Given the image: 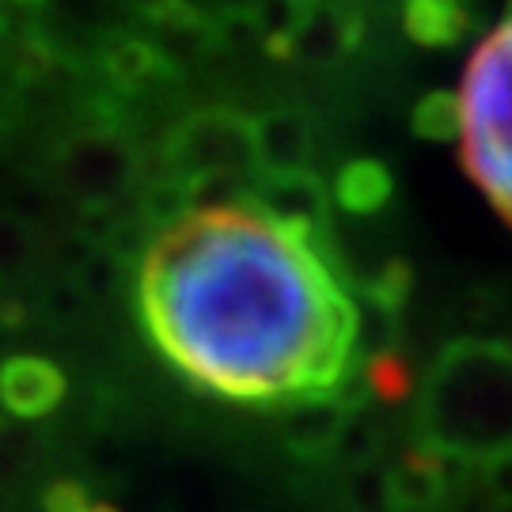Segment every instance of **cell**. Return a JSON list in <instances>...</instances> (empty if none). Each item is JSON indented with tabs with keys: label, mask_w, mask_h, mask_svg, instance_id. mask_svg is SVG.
<instances>
[{
	"label": "cell",
	"mask_w": 512,
	"mask_h": 512,
	"mask_svg": "<svg viewBox=\"0 0 512 512\" xmlns=\"http://www.w3.org/2000/svg\"><path fill=\"white\" fill-rule=\"evenodd\" d=\"M137 304L186 380L236 403L338 391L361 311L311 239L255 205L194 209L145 251Z\"/></svg>",
	"instance_id": "1"
},
{
	"label": "cell",
	"mask_w": 512,
	"mask_h": 512,
	"mask_svg": "<svg viewBox=\"0 0 512 512\" xmlns=\"http://www.w3.org/2000/svg\"><path fill=\"white\" fill-rule=\"evenodd\" d=\"M418 448L486 467L512 452V346L463 338L437 353L414 406Z\"/></svg>",
	"instance_id": "2"
},
{
	"label": "cell",
	"mask_w": 512,
	"mask_h": 512,
	"mask_svg": "<svg viewBox=\"0 0 512 512\" xmlns=\"http://www.w3.org/2000/svg\"><path fill=\"white\" fill-rule=\"evenodd\" d=\"M463 164L512 224V19L482 38L463 73Z\"/></svg>",
	"instance_id": "3"
},
{
	"label": "cell",
	"mask_w": 512,
	"mask_h": 512,
	"mask_svg": "<svg viewBox=\"0 0 512 512\" xmlns=\"http://www.w3.org/2000/svg\"><path fill=\"white\" fill-rule=\"evenodd\" d=\"M164 160L167 175L190 190L194 209L205 198V190H224L228 198L239 186L251 190L258 179L255 118H243L232 107L194 110L171 129L164 145Z\"/></svg>",
	"instance_id": "4"
},
{
	"label": "cell",
	"mask_w": 512,
	"mask_h": 512,
	"mask_svg": "<svg viewBox=\"0 0 512 512\" xmlns=\"http://www.w3.org/2000/svg\"><path fill=\"white\" fill-rule=\"evenodd\" d=\"M137 171H141V164H137V152L129 148L126 137L103 133V129L80 133L61 152V183L92 209H103L118 194H126L137 179Z\"/></svg>",
	"instance_id": "5"
},
{
	"label": "cell",
	"mask_w": 512,
	"mask_h": 512,
	"mask_svg": "<svg viewBox=\"0 0 512 512\" xmlns=\"http://www.w3.org/2000/svg\"><path fill=\"white\" fill-rule=\"evenodd\" d=\"M247 205H255L258 213H266L274 224L315 243V236L327 228L330 209H334V190H327L323 179L311 171L258 175Z\"/></svg>",
	"instance_id": "6"
},
{
	"label": "cell",
	"mask_w": 512,
	"mask_h": 512,
	"mask_svg": "<svg viewBox=\"0 0 512 512\" xmlns=\"http://www.w3.org/2000/svg\"><path fill=\"white\" fill-rule=\"evenodd\" d=\"M353 421V403H346L338 391L330 395H308L296 403L281 406V444L300 459L334 456Z\"/></svg>",
	"instance_id": "7"
},
{
	"label": "cell",
	"mask_w": 512,
	"mask_h": 512,
	"mask_svg": "<svg viewBox=\"0 0 512 512\" xmlns=\"http://www.w3.org/2000/svg\"><path fill=\"white\" fill-rule=\"evenodd\" d=\"M258 175L308 171L315 152V122L296 107H274L255 118Z\"/></svg>",
	"instance_id": "8"
},
{
	"label": "cell",
	"mask_w": 512,
	"mask_h": 512,
	"mask_svg": "<svg viewBox=\"0 0 512 512\" xmlns=\"http://www.w3.org/2000/svg\"><path fill=\"white\" fill-rule=\"evenodd\" d=\"M0 395L16 418H42L65 399V372L46 357L19 353L0 372Z\"/></svg>",
	"instance_id": "9"
},
{
	"label": "cell",
	"mask_w": 512,
	"mask_h": 512,
	"mask_svg": "<svg viewBox=\"0 0 512 512\" xmlns=\"http://www.w3.org/2000/svg\"><path fill=\"white\" fill-rule=\"evenodd\" d=\"M357 38H361V23L346 4H311L285 57H300L308 65H330L346 57L357 46Z\"/></svg>",
	"instance_id": "10"
},
{
	"label": "cell",
	"mask_w": 512,
	"mask_h": 512,
	"mask_svg": "<svg viewBox=\"0 0 512 512\" xmlns=\"http://www.w3.org/2000/svg\"><path fill=\"white\" fill-rule=\"evenodd\" d=\"M99 61L110 84L122 92H141L148 84L164 80L167 73H175L167 57L148 42V35H110L99 50Z\"/></svg>",
	"instance_id": "11"
},
{
	"label": "cell",
	"mask_w": 512,
	"mask_h": 512,
	"mask_svg": "<svg viewBox=\"0 0 512 512\" xmlns=\"http://www.w3.org/2000/svg\"><path fill=\"white\" fill-rule=\"evenodd\" d=\"M391 490H395V512L440 509L448 497V459L425 448L410 452L391 467Z\"/></svg>",
	"instance_id": "12"
},
{
	"label": "cell",
	"mask_w": 512,
	"mask_h": 512,
	"mask_svg": "<svg viewBox=\"0 0 512 512\" xmlns=\"http://www.w3.org/2000/svg\"><path fill=\"white\" fill-rule=\"evenodd\" d=\"M148 42L167 57L171 69H179L198 54H205L217 42V31H213V19H205L198 8H190L183 0L179 8L148 19Z\"/></svg>",
	"instance_id": "13"
},
{
	"label": "cell",
	"mask_w": 512,
	"mask_h": 512,
	"mask_svg": "<svg viewBox=\"0 0 512 512\" xmlns=\"http://www.w3.org/2000/svg\"><path fill=\"white\" fill-rule=\"evenodd\" d=\"M406 35L421 46H456L471 31V4L467 0H406L403 4Z\"/></svg>",
	"instance_id": "14"
},
{
	"label": "cell",
	"mask_w": 512,
	"mask_h": 512,
	"mask_svg": "<svg viewBox=\"0 0 512 512\" xmlns=\"http://www.w3.org/2000/svg\"><path fill=\"white\" fill-rule=\"evenodd\" d=\"M391 175L376 160H353L334 179V202L353 217H372L391 202Z\"/></svg>",
	"instance_id": "15"
},
{
	"label": "cell",
	"mask_w": 512,
	"mask_h": 512,
	"mask_svg": "<svg viewBox=\"0 0 512 512\" xmlns=\"http://www.w3.org/2000/svg\"><path fill=\"white\" fill-rule=\"evenodd\" d=\"M414 133L425 141H463V99L452 92L425 95L414 107Z\"/></svg>",
	"instance_id": "16"
},
{
	"label": "cell",
	"mask_w": 512,
	"mask_h": 512,
	"mask_svg": "<svg viewBox=\"0 0 512 512\" xmlns=\"http://www.w3.org/2000/svg\"><path fill=\"white\" fill-rule=\"evenodd\" d=\"M342 490H346V505L353 512H395L391 467H380V463L349 467Z\"/></svg>",
	"instance_id": "17"
},
{
	"label": "cell",
	"mask_w": 512,
	"mask_h": 512,
	"mask_svg": "<svg viewBox=\"0 0 512 512\" xmlns=\"http://www.w3.org/2000/svg\"><path fill=\"white\" fill-rule=\"evenodd\" d=\"M482 482H486V494L497 505H512V452H505L501 459L482 467Z\"/></svg>",
	"instance_id": "18"
},
{
	"label": "cell",
	"mask_w": 512,
	"mask_h": 512,
	"mask_svg": "<svg viewBox=\"0 0 512 512\" xmlns=\"http://www.w3.org/2000/svg\"><path fill=\"white\" fill-rule=\"evenodd\" d=\"M88 509H92V501L73 482H61V486H54L46 494V512H88Z\"/></svg>",
	"instance_id": "19"
},
{
	"label": "cell",
	"mask_w": 512,
	"mask_h": 512,
	"mask_svg": "<svg viewBox=\"0 0 512 512\" xmlns=\"http://www.w3.org/2000/svg\"><path fill=\"white\" fill-rule=\"evenodd\" d=\"M129 4L152 19V16H164V12H171V8H179L183 0H129Z\"/></svg>",
	"instance_id": "20"
},
{
	"label": "cell",
	"mask_w": 512,
	"mask_h": 512,
	"mask_svg": "<svg viewBox=\"0 0 512 512\" xmlns=\"http://www.w3.org/2000/svg\"><path fill=\"white\" fill-rule=\"evenodd\" d=\"M88 512H118V509H110V505H92Z\"/></svg>",
	"instance_id": "21"
},
{
	"label": "cell",
	"mask_w": 512,
	"mask_h": 512,
	"mask_svg": "<svg viewBox=\"0 0 512 512\" xmlns=\"http://www.w3.org/2000/svg\"><path fill=\"white\" fill-rule=\"evenodd\" d=\"M308 4H346V0H308Z\"/></svg>",
	"instance_id": "22"
},
{
	"label": "cell",
	"mask_w": 512,
	"mask_h": 512,
	"mask_svg": "<svg viewBox=\"0 0 512 512\" xmlns=\"http://www.w3.org/2000/svg\"><path fill=\"white\" fill-rule=\"evenodd\" d=\"M16 4H31V0H16Z\"/></svg>",
	"instance_id": "23"
}]
</instances>
